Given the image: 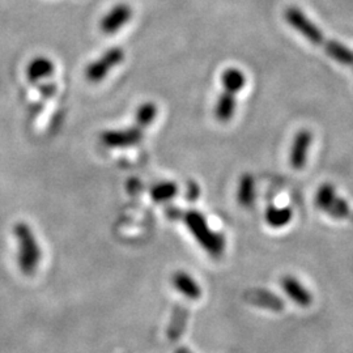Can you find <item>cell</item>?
<instances>
[{
  "mask_svg": "<svg viewBox=\"0 0 353 353\" xmlns=\"http://www.w3.org/2000/svg\"><path fill=\"white\" fill-rule=\"evenodd\" d=\"M224 90L219 96L214 106V117L220 123H227L236 113L237 93L246 84V76L239 68H228L223 74Z\"/></svg>",
  "mask_w": 353,
  "mask_h": 353,
  "instance_id": "obj_2",
  "label": "cell"
},
{
  "mask_svg": "<svg viewBox=\"0 0 353 353\" xmlns=\"http://www.w3.org/2000/svg\"><path fill=\"white\" fill-rule=\"evenodd\" d=\"M157 113H159V109L153 102H145L140 105L138 112L135 114V123L145 130L153 123Z\"/></svg>",
  "mask_w": 353,
  "mask_h": 353,
  "instance_id": "obj_17",
  "label": "cell"
},
{
  "mask_svg": "<svg viewBox=\"0 0 353 353\" xmlns=\"http://www.w3.org/2000/svg\"><path fill=\"white\" fill-rule=\"evenodd\" d=\"M132 17V10L128 4H118L102 17L100 28L105 34H114L122 29Z\"/></svg>",
  "mask_w": 353,
  "mask_h": 353,
  "instance_id": "obj_9",
  "label": "cell"
},
{
  "mask_svg": "<svg viewBox=\"0 0 353 353\" xmlns=\"http://www.w3.org/2000/svg\"><path fill=\"white\" fill-rule=\"evenodd\" d=\"M41 90L46 97H52L57 92V87H55V84H45V85H42Z\"/></svg>",
  "mask_w": 353,
  "mask_h": 353,
  "instance_id": "obj_20",
  "label": "cell"
},
{
  "mask_svg": "<svg viewBox=\"0 0 353 353\" xmlns=\"http://www.w3.org/2000/svg\"><path fill=\"white\" fill-rule=\"evenodd\" d=\"M256 191H255V181L250 174H243L240 178L239 191H237V201L242 207L250 208L255 202Z\"/></svg>",
  "mask_w": 353,
  "mask_h": 353,
  "instance_id": "obj_15",
  "label": "cell"
},
{
  "mask_svg": "<svg viewBox=\"0 0 353 353\" xmlns=\"http://www.w3.org/2000/svg\"><path fill=\"white\" fill-rule=\"evenodd\" d=\"M176 353H191L190 352L188 348H185V347H179L178 350H176Z\"/></svg>",
  "mask_w": 353,
  "mask_h": 353,
  "instance_id": "obj_21",
  "label": "cell"
},
{
  "mask_svg": "<svg viewBox=\"0 0 353 353\" xmlns=\"http://www.w3.org/2000/svg\"><path fill=\"white\" fill-rule=\"evenodd\" d=\"M173 285L178 292H181L185 297L190 300H199L202 297V288L201 285L190 276L185 271H176L173 275Z\"/></svg>",
  "mask_w": 353,
  "mask_h": 353,
  "instance_id": "obj_12",
  "label": "cell"
},
{
  "mask_svg": "<svg viewBox=\"0 0 353 353\" xmlns=\"http://www.w3.org/2000/svg\"><path fill=\"white\" fill-rule=\"evenodd\" d=\"M293 217L292 210L285 208H278V207H268L265 211V221L270 227L281 228L285 227Z\"/></svg>",
  "mask_w": 353,
  "mask_h": 353,
  "instance_id": "obj_16",
  "label": "cell"
},
{
  "mask_svg": "<svg viewBox=\"0 0 353 353\" xmlns=\"http://www.w3.org/2000/svg\"><path fill=\"white\" fill-rule=\"evenodd\" d=\"M281 287H283V290H285V293L288 294L290 300H293L294 303L303 307H307L313 301L310 292L293 276L288 275V276L281 279Z\"/></svg>",
  "mask_w": 353,
  "mask_h": 353,
  "instance_id": "obj_11",
  "label": "cell"
},
{
  "mask_svg": "<svg viewBox=\"0 0 353 353\" xmlns=\"http://www.w3.org/2000/svg\"><path fill=\"white\" fill-rule=\"evenodd\" d=\"M143 135H144V128L135 123L134 126L128 127L125 130L105 131L101 135V141L103 145L109 148H125V147L139 144L143 140Z\"/></svg>",
  "mask_w": 353,
  "mask_h": 353,
  "instance_id": "obj_7",
  "label": "cell"
},
{
  "mask_svg": "<svg viewBox=\"0 0 353 353\" xmlns=\"http://www.w3.org/2000/svg\"><path fill=\"white\" fill-rule=\"evenodd\" d=\"M14 236L19 245V267L26 275H32L41 261V250L33 230L26 223H19L14 227Z\"/></svg>",
  "mask_w": 353,
  "mask_h": 353,
  "instance_id": "obj_4",
  "label": "cell"
},
{
  "mask_svg": "<svg viewBox=\"0 0 353 353\" xmlns=\"http://www.w3.org/2000/svg\"><path fill=\"white\" fill-rule=\"evenodd\" d=\"M284 16L287 23L293 29H296L309 42L323 48V50L327 52L330 58H332L338 63L353 68V51L339 41L327 39L325 37L322 30L300 8L290 7L287 8Z\"/></svg>",
  "mask_w": 353,
  "mask_h": 353,
  "instance_id": "obj_1",
  "label": "cell"
},
{
  "mask_svg": "<svg viewBox=\"0 0 353 353\" xmlns=\"http://www.w3.org/2000/svg\"><path fill=\"white\" fill-rule=\"evenodd\" d=\"M176 192H178V188L174 182H161L151 190L152 199L154 202H166L174 198Z\"/></svg>",
  "mask_w": 353,
  "mask_h": 353,
  "instance_id": "obj_18",
  "label": "cell"
},
{
  "mask_svg": "<svg viewBox=\"0 0 353 353\" xmlns=\"http://www.w3.org/2000/svg\"><path fill=\"white\" fill-rule=\"evenodd\" d=\"M181 217L183 219L186 227L189 228L194 239L199 242V245L205 252L212 258H220L223 255L225 250V240L223 234L214 232L201 212L190 210Z\"/></svg>",
  "mask_w": 353,
  "mask_h": 353,
  "instance_id": "obj_3",
  "label": "cell"
},
{
  "mask_svg": "<svg viewBox=\"0 0 353 353\" xmlns=\"http://www.w3.org/2000/svg\"><path fill=\"white\" fill-rule=\"evenodd\" d=\"M313 141V134L310 130L303 128L299 131L292 141L290 152V164L293 169L301 170L307 163L309 150Z\"/></svg>",
  "mask_w": 353,
  "mask_h": 353,
  "instance_id": "obj_8",
  "label": "cell"
},
{
  "mask_svg": "<svg viewBox=\"0 0 353 353\" xmlns=\"http://www.w3.org/2000/svg\"><path fill=\"white\" fill-rule=\"evenodd\" d=\"M245 299L252 305L271 310V312H283L284 310V301L270 290H249V292H246Z\"/></svg>",
  "mask_w": 353,
  "mask_h": 353,
  "instance_id": "obj_10",
  "label": "cell"
},
{
  "mask_svg": "<svg viewBox=\"0 0 353 353\" xmlns=\"http://www.w3.org/2000/svg\"><path fill=\"white\" fill-rule=\"evenodd\" d=\"M188 198L191 199V201H194V199H196L198 196H199V186L195 183V182H190L189 186H188Z\"/></svg>",
  "mask_w": 353,
  "mask_h": 353,
  "instance_id": "obj_19",
  "label": "cell"
},
{
  "mask_svg": "<svg viewBox=\"0 0 353 353\" xmlns=\"http://www.w3.org/2000/svg\"><path fill=\"white\" fill-rule=\"evenodd\" d=\"M52 72H54V63L49 58H45V57H38L36 59H33L26 68V76L30 83H38L52 75Z\"/></svg>",
  "mask_w": 353,
  "mask_h": 353,
  "instance_id": "obj_13",
  "label": "cell"
},
{
  "mask_svg": "<svg viewBox=\"0 0 353 353\" xmlns=\"http://www.w3.org/2000/svg\"><path fill=\"white\" fill-rule=\"evenodd\" d=\"M316 207L334 219H345L351 214L350 204L341 198L331 183L322 185L316 195Z\"/></svg>",
  "mask_w": 353,
  "mask_h": 353,
  "instance_id": "obj_5",
  "label": "cell"
},
{
  "mask_svg": "<svg viewBox=\"0 0 353 353\" xmlns=\"http://www.w3.org/2000/svg\"><path fill=\"white\" fill-rule=\"evenodd\" d=\"M188 316H189L188 309L183 305H176L172 321H170V325L168 328V338L170 341H176L181 338V335L183 334V331L186 328Z\"/></svg>",
  "mask_w": 353,
  "mask_h": 353,
  "instance_id": "obj_14",
  "label": "cell"
},
{
  "mask_svg": "<svg viewBox=\"0 0 353 353\" xmlns=\"http://www.w3.org/2000/svg\"><path fill=\"white\" fill-rule=\"evenodd\" d=\"M125 51L121 48H112L103 52L97 61L89 64L85 70V76L90 83H100L113 68L122 63Z\"/></svg>",
  "mask_w": 353,
  "mask_h": 353,
  "instance_id": "obj_6",
  "label": "cell"
}]
</instances>
